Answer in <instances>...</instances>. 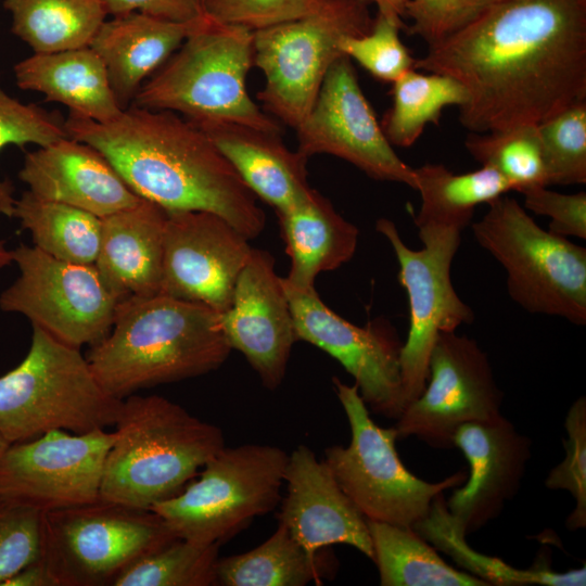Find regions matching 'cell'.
I'll return each instance as SVG.
<instances>
[{"mask_svg":"<svg viewBox=\"0 0 586 586\" xmlns=\"http://www.w3.org/2000/svg\"><path fill=\"white\" fill-rule=\"evenodd\" d=\"M415 69L467 89L459 122L472 132L539 124L586 101V0H496Z\"/></svg>","mask_w":586,"mask_h":586,"instance_id":"1","label":"cell"},{"mask_svg":"<svg viewBox=\"0 0 586 586\" xmlns=\"http://www.w3.org/2000/svg\"><path fill=\"white\" fill-rule=\"evenodd\" d=\"M64 126L68 137L99 150L138 196L167 212L217 214L250 240L264 230L255 194L181 115L132 105L106 123L69 113Z\"/></svg>","mask_w":586,"mask_h":586,"instance_id":"2","label":"cell"},{"mask_svg":"<svg viewBox=\"0 0 586 586\" xmlns=\"http://www.w3.org/2000/svg\"><path fill=\"white\" fill-rule=\"evenodd\" d=\"M231 351L219 313L158 293L119 301L109 334L90 346L86 358L101 386L124 399L214 371Z\"/></svg>","mask_w":586,"mask_h":586,"instance_id":"3","label":"cell"},{"mask_svg":"<svg viewBox=\"0 0 586 586\" xmlns=\"http://www.w3.org/2000/svg\"><path fill=\"white\" fill-rule=\"evenodd\" d=\"M99 499L151 508L179 494L225 447L220 428L158 395L122 400Z\"/></svg>","mask_w":586,"mask_h":586,"instance_id":"4","label":"cell"},{"mask_svg":"<svg viewBox=\"0 0 586 586\" xmlns=\"http://www.w3.org/2000/svg\"><path fill=\"white\" fill-rule=\"evenodd\" d=\"M253 65L254 31L211 18L142 85L132 105L171 111L190 122L222 119L281 133L246 90Z\"/></svg>","mask_w":586,"mask_h":586,"instance_id":"5","label":"cell"},{"mask_svg":"<svg viewBox=\"0 0 586 586\" xmlns=\"http://www.w3.org/2000/svg\"><path fill=\"white\" fill-rule=\"evenodd\" d=\"M31 327L25 358L0 377V434L12 444L50 430L81 434L114 425L123 399L101 386L80 348Z\"/></svg>","mask_w":586,"mask_h":586,"instance_id":"6","label":"cell"},{"mask_svg":"<svg viewBox=\"0 0 586 586\" xmlns=\"http://www.w3.org/2000/svg\"><path fill=\"white\" fill-rule=\"evenodd\" d=\"M476 242L507 272L509 296L532 314L586 323V249L543 229L513 198L488 203Z\"/></svg>","mask_w":586,"mask_h":586,"instance_id":"7","label":"cell"},{"mask_svg":"<svg viewBox=\"0 0 586 586\" xmlns=\"http://www.w3.org/2000/svg\"><path fill=\"white\" fill-rule=\"evenodd\" d=\"M332 382L349 423L351 442L327 448L323 461L367 520L412 527L438 494L466 482V471L434 483L413 475L397 454L395 428H381L371 419L356 384L337 377Z\"/></svg>","mask_w":586,"mask_h":586,"instance_id":"8","label":"cell"},{"mask_svg":"<svg viewBox=\"0 0 586 586\" xmlns=\"http://www.w3.org/2000/svg\"><path fill=\"white\" fill-rule=\"evenodd\" d=\"M288 460L272 445L225 446L204 464L199 480L151 510L178 538L221 545L277 507Z\"/></svg>","mask_w":586,"mask_h":586,"instance_id":"9","label":"cell"},{"mask_svg":"<svg viewBox=\"0 0 586 586\" xmlns=\"http://www.w3.org/2000/svg\"><path fill=\"white\" fill-rule=\"evenodd\" d=\"M367 0H322L311 14L254 31V65L265 76L263 110L296 129L311 111L342 38L373 24Z\"/></svg>","mask_w":586,"mask_h":586,"instance_id":"10","label":"cell"},{"mask_svg":"<svg viewBox=\"0 0 586 586\" xmlns=\"http://www.w3.org/2000/svg\"><path fill=\"white\" fill-rule=\"evenodd\" d=\"M178 537L154 511L98 499L43 512L41 560L59 586H113Z\"/></svg>","mask_w":586,"mask_h":586,"instance_id":"11","label":"cell"},{"mask_svg":"<svg viewBox=\"0 0 586 586\" xmlns=\"http://www.w3.org/2000/svg\"><path fill=\"white\" fill-rule=\"evenodd\" d=\"M375 229L394 251L399 266L398 281L408 296L409 330L399 357L405 409L425 387L430 355L438 334L454 332L474 320L472 308L459 297L450 277L462 232L418 230L423 247L412 250L392 220L378 219Z\"/></svg>","mask_w":586,"mask_h":586,"instance_id":"12","label":"cell"},{"mask_svg":"<svg viewBox=\"0 0 586 586\" xmlns=\"http://www.w3.org/2000/svg\"><path fill=\"white\" fill-rule=\"evenodd\" d=\"M11 251L20 275L0 294L2 311L21 314L77 348L109 334L120 300L94 265L64 262L24 243Z\"/></svg>","mask_w":586,"mask_h":586,"instance_id":"13","label":"cell"},{"mask_svg":"<svg viewBox=\"0 0 586 586\" xmlns=\"http://www.w3.org/2000/svg\"><path fill=\"white\" fill-rule=\"evenodd\" d=\"M502 400L489 358L477 342L443 332L430 355L425 387L394 428L398 438L415 436L433 448L450 449L458 428L497 419Z\"/></svg>","mask_w":586,"mask_h":586,"instance_id":"14","label":"cell"},{"mask_svg":"<svg viewBox=\"0 0 586 586\" xmlns=\"http://www.w3.org/2000/svg\"><path fill=\"white\" fill-rule=\"evenodd\" d=\"M283 282V281H282ZM297 341H305L336 359L349 373L368 409L387 419L404 410L400 374L403 343L384 319L353 324L335 314L314 288L295 290L283 283Z\"/></svg>","mask_w":586,"mask_h":586,"instance_id":"15","label":"cell"},{"mask_svg":"<svg viewBox=\"0 0 586 586\" xmlns=\"http://www.w3.org/2000/svg\"><path fill=\"white\" fill-rule=\"evenodd\" d=\"M113 442L114 433L104 429H56L12 443L0 458V496L43 512L93 502Z\"/></svg>","mask_w":586,"mask_h":586,"instance_id":"16","label":"cell"},{"mask_svg":"<svg viewBox=\"0 0 586 586\" xmlns=\"http://www.w3.org/2000/svg\"><path fill=\"white\" fill-rule=\"evenodd\" d=\"M295 130L297 151L307 158L330 154L372 179L399 182L416 190L415 168L396 154L386 139L346 55L332 64L311 111Z\"/></svg>","mask_w":586,"mask_h":586,"instance_id":"17","label":"cell"},{"mask_svg":"<svg viewBox=\"0 0 586 586\" xmlns=\"http://www.w3.org/2000/svg\"><path fill=\"white\" fill-rule=\"evenodd\" d=\"M249 241L217 214L168 212L161 293L226 311L252 252Z\"/></svg>","mask_w":586,"mask_h":586,"instance_id":"18","label":"cell"},{"mask_svg":"<svg viewBox=\"0 0 586 586\" xmlns=\"http://www.w3.org/2000/svg\"><path fill=\"white\" fill-rule=\"evenodd\" d=\"M219 320L231 349L243 354L266 388L276 390L297 336L282 277L269 252L252 247L231 305Z\"/></svg>","mask_w":586,"mask_h":586,"instance_id":"19","label":"cell"},{"mask_svg":"<svg viewBox=\"0 0 586 586\" xmlns=\"http://www.w3.org/2000/svg\"><path fill=\"white\" fill-rule=\"evenodd\" d=\"M454 447L464 455L469 476L445 501L467 536L496 519L518 494L532 456V441L501 415L458 428Z\"/></svg>","mask_w":586,"mask_h":586,"instance_id":"20","label":"cell"},{"mask_svg":"<svg viewBox=\"0 0 586 586\" xmlns=\"http://www.w3.org/2000/svg\"><path fill=\"white\" fill-rule=\"evenodd\" d=\"M286 496L279 523L310 553L334 544L349 545L372 560L367 520L339 486L326 462L306 445L290 455L284 472Z\"/></svg>","mask_w":586,"mask_h":586,"instance_id":"21","label":"cell"},{"mask_svg":"<svg viewBox=\"0 0 586 586\" xmlns=\"http://www.w3.org/2000/svg\"><path fill=\"white\" fill-rule=\"evenodd\" d=\"M18 178L34 195L100 218L141 202L94 146L71 137L27 152Z\"/></svg>","mask_w":586,"mask_h":586,"instance_id":"22","label":"cell"},{"mask_svg":"<svg viewBox=\"0 0 586 586\" xmlns=\"http://www.w3.org/2000/svg\"><path fill=\"white\" fill-rule=\"evenodd\" d=\"M227 158L257 199L276 212L289 211L313 193L307 157L291 151L280 133L222 119L191 122Z\"/></svg>","mask_w":586,"mask_h":586,"instance_id":"23","label":"cell"},{"mask_svg":"<svg viewBox=\"0 0 586 586\" xmlns=\"http://www.w3.org/2000/svg\"><path fill=\"white\" fill-rule=\"evenodd\" d=\"M209 20L206 14L194 21L177 23L141 12L105 20L89 47L101 58L119 105L127 109L144 80Z\"/></svg>","mask_w":586,"mask_h":586,"instance_id":"24","label":"cell"},{"mask_svg":"<svg viewBox=\"0 0 586 586\" xmlns=\"http://www.w3.org/2000/svg\"><path fill=\"white\" fill-rule=\"evenodd\" d=\"M167 215L161 206L142 199L130 208L101 218L94 266L120 301L161 293Z\"/></svg>","mask_w":586,"mask_h":586,"instance_id":"25","label":"cell"},{"mask_svg":"<svg viewBox=\"0 0 586 586\" xmlns=\"http://www.w3.org/2000/svg\"><path fill=\"white\" fill-rule=\"evenodd\" d=\"M18 88L43 94L69 113L98 123L120 115L123 109L111 87L105 66L91 47L33 53L14 66Z\"/></svg>","mask_w":586,"mask_h":586,"instance_id":"26","label":"cell"},{"mask_svg":"<svg viewBox=\"0 0 586 586\" xmlns=\"http://www.w3.org/2000/svg\"><path fill=\"white\" fill-rule=\"evenodd\" d=\"M277 217L291 262L282 281L292 289L314 288L319 273L340 268L356 252L357 227L316 190L306 201Z\"/></svg>","mask_w":586,"mask_h":586,"instance_id":"27","label":"cell"},{"mask_svg":"<svg viewBox=\"0 0 586 586\" xmlns=\"http://www.w3.org/2000/svg\"><path fill=\"white\" fill-rule=\"evenodd\" d=\"M337 559L330 547L310 555L278 523L264 543L240 555L219 558L217 585L305 586L336 574Z\"/></svg>","mask_w":586,"mask_h":586,"instance_id":"28","label":"cell"},{"mask_svg":"<svg viewBox=\"0 0 586 586\" xmlns=\"http://www.w3.org/2000/svg\"><path fill=\"white\" fill-rule=\"evenodd\" d=\"M412 528L435 549L448 555L467 573L496 586H584L586 568L557 572L550 568L547 556L537 558L530 569H517L502 560L485 556L470 547L466 535L455 523L444 493L431 504L428 514Z\"/></svg>","mask_w":586,"mask_h":586,"instance_id":"29","label":"cell"},{"mask_svg":"<svg viewBox=\"0 0 586 586\" xmlns=\"http://www.w3.org/2000/svg\"><path fill=\"white\" fill-rule=\"evenodd\" d=\"M416 190L421 206L415 217L418 230L451 229L462 232L470 224L477 205L512 191L510 183L495 169L455 174L443 164H425L415 168Z\"/></svg>","mask_w":586,"mask_h":586,"instance_id":"30","label":"cell"},{"mask_svg":"<svg viewBox=\"0 0 586 586\" xmlns=\"http://www.w3.org/2000/svg\"><path fill=\"white\" fill-rule=\"evenodd\" d=\"M367 525L380 585L488 586L450 566L412 527L371 520H367Z\"/></svg>","mask_w":586,"mask_h":586,"instance_id":"31","label":"cell"},{"mask_svg":"<svg viewBox=\"0 0 586 586\" xmlns=\"http://www.w3.org/2000/svg\"><path fill=\"white\" fill-rule=\"evenodd\" d=\"M11 30L34 53L90 46L107 12L102 0H3Z\"/></svg>","mask_w":586,"mask_h":586,"instance_id":"32","label":"cell"},{"mask_svg":"<svg viewBox=\"0 0 586 586\" xmlns=\"http://www.w3.org/2000/svg\"><path fill=\"white\" fill-rule=\"evenodd\" d=\"M13 217L44 253L64 262L94 265L101 242L100 217L40 199L28 190L16 199Z\"/></svg>","mask_w":586,"mask_h":586,"instance_id":"33","label":"cell"},{"mask_svg":"<svg viewBox=\"0 0 586 586\" xmlns=\"http://www.w3.org/2000/svg\"><path fill=\"white\" fill-rule=\"evenodd\" d=\"M392 85V105L381 127L388 142L400 148L412 145L428 124L438 125L446 106L461 107L469 100L467 89L455 78L415 68Z\"/></svg>","mask_w":586,"mask_h":586,"instance_id":"34","label":"cell"},{"mask_svg":"<svg viewBox=\"0 0 586 586\" xmlns=\"http://www.w3.org/2000/svg\"><path fill=\"white\" fill-rule=\"evenodd\" d=\"M473 132L464 141L468 152L482 165L495 169L512 191L548 186L547 169L537 124Z\"/></svg>","mask_w":586,"mask_h":586,"instance_id":"35","label":"cell"},{"mask_svg":"<svg viewBox=\"0 0 586 586\" xmlns=\"http://www.w3.org/2000/svg\"><path fill=\"white\" fill-rule=\"evenodd\" d=\"M219 546L177 538L132 563L113 586L217 585Z\"/></svg>","mask_w":586,"mask_h":586,"instance_id":"36","label":"cell"},{"mask_svg":"<svg viewBox=\"0 0 586 586\" xmlns=\"http://www.w3.org/2000/svg\"><path fill=\"white\" fill-rule=\"evenodd\" d=\"M547 183L586 182V101H581L537 124Z\"/></svg>","mask_w":586,"mask_h":586,"instance_id":"37","label":"cell"},{"mask_svg":"<svg viewBox=\"0 0 586 586\" xmlns=\"http://www.w3.org/2000/svg\"><path fill=\"white\" fill-rule=\"evenodd\" d=\"M65 137L68 135L64 120L58 114L21 102L0 84V152L8 145L43 146ZM15 202L14 186L0 179V218L13 217Z\"/></svg>","mask_w":586,"mask_h":586,"instance_id":"38","label":"cell"},{"mask_svg":"<svg viewBox=\"0 0 586 586\" xmlns=\"http://www.w3.org/2000/svg\"><path fill=\"white\" fill-rule=\"evenodd\" d=\"M406 28L402 17L378 12L367 34L344 37L339 47L373 77L392 84L415 68L416 59L399 38V31Z\"/></svg>","mask_w":586,"mask_h":586,"instance_id":"39","label":"cell"},{"mask_svg":"<svg viewBox=\"0 0 586 586\" xmlns=\"http://www.w3.org/2000/svg\"><path fill=\"white\" fill-rule=\"evenodd\" d=\"M563 440L564 459L548 473L545 486L552 491H566L575 507L565 521L569 531L586 527V398L578 397L568 410Z\"/></svg>","mask_w":586,"mask_h":586,"instance_id":"40","label":"cell"},{"mask_svg":"<svg viewBox=\"0 0 586 586\" xmlns=\"http://www.w3.org/2000/svg\"><path fill=\"white\" fill-rule=\"evenodd\" d=\"M42 518L40 509L0 496V586L41 558Z\"/></svg>","mask_w":586,"mask_h":586,"instance_id":"41","label":"cell"},{"mask_svg":"<svg viewBox=\"0 0 586 586\" xmlns=\"http://www.w3.org/2000/svg\"><path fill=\"white\" fill-rule=\"evenodd\" d=\"M322 0H207L206 14L217 23L252 31L298 20L314 13Z\"/></svg>","mask_w":586,"mask_h":586,"instance_id":"42","label":"cell"},{"mask_svg":"<svg viewBox=\"0 0 586 586\" xmlns=\"http://www.w3.org/2000/svg\"><path fill=\"white\" fill-rule=\"evenodd\" d=\"M496 0H408L405 16L412 23L406 30L422 38L428 47L454 35Z\"/></svg>","mask_w":586,"mask_h":586,"instance_id":"43","label":"cell"},{"mask_svg":"<svg viewBox=\"0 0 586 586\" xmlns=\"http://www.w3.org/2000/svg\"><path fill=\"white\" fill-rule=\"evenodd\" d=\"M524 208L550 218L549 231L562 237L586 239V193L565 194L535 186L520 191Z\"/></svg>","mask_w":586,"mask_h":586,"instance_id":"44","label":"cell"},{"mask_svg":"<svg viewBox=\"0 0 586 586\" xmlns=\"http://www.w3.org/2000/svg\"><path fill=\"white\" fill-rule=\"evenodd\" d=\"M107 15L141 12L161 20L184 23L206 15L207 0H102Z\"/></svg>","mask_w":586,"mask_h":586,"instance_id":"45","label":"cell"},{"mask_svg":"<svg viewBox=\"0 0 586 586\" xmlns=\"http://www.w3.org/2000/svg\"><path fill=\"white\" fill-rule=\"evenodd\" d=\"M1 586H59L56 578L41 559L22 569Z\"/></svg>","mask_w":586,"mask_h":586,"instance_id":"46","label":"cell"},{"mask_svg":"<svg viewBox=\"0 0 586 586\" xmlns=\"http://www.w3.org/2000/svg\"><path fill=\"white\" fill-rule=\"evenodd\" d=\"M378 7V12L398 17L405 16L408 0H367Z\"/></svg>","mask_w":586,"mask_h":586,"instance_id":"47","label":"cell"},{"mask_svg":"<svg viewBox=\"0 0 586 586\" xmlns=\"http://www.w3.org/2000/svg\"><path fill=\"white\" fill-rule=\"evenodd\" d=\"M13 263L12 251L7 247V242L0 240V269Z\"/></svg>","mask_w":586,"mask_h":586,"instance_id":"48","label":"cell"},{"mask_svg":"<svg viewBox=\"0 0 586 586\" xmlns=\"http://www.w3.org/2000/svg\"><path fill=\"white\" fill-rule=\"evenodd\" d=\"M10 443L0 434V458Z\"/></svg>","mask_w":586,"mask_h":586,"instance_id":"49","label":"cell"}]
</instances>
